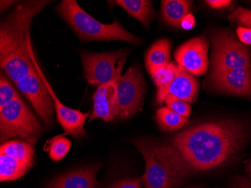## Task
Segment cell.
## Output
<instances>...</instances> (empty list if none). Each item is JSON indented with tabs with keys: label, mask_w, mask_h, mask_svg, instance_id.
Masks as SVG:
<instances>
[{
	"label": "cell",
	"mask_w": 251,
	"mask_h": 188,
	"mask_svg": "<svg viewBox=\"0 0 251 188\" xmlns=\"http://www.w3.org/2000/svg\"><path fill=\"white\" fill-rule=\"evenodd\" d=\"M29 169L26 164L11 157L0 155V181H13L22 177Z\"/></svg>",
	"instance_id": "cell-20"
},
{
	"label": "cell",
	"mask_w": 251,
	"mask_h": 188,
	"mask_svg": "<svg viewBox=\"0 0 251 188\" xmlns=\"http://www.w3.org/2000/svg\"><path fill=\"white\" fill-rule=\"evenodd\" d=\"M204 86L231 95L251 97V68L211 72Z\"/></svg>",
	"instance_id": "cell-9"
},
{
	"label": "cell",
	"mask_w": 251,
	"mask_h": 188,
	"mask_svg": "<svg viewBox=\"0 0 251 188\" xmlns=\"http://www.w3.org/2000/svg\"><path fill=\"white\" fill-rule=\"evenodd\" d=\"M141 179H124L116 182L110 188H142Z\"/></svg>",
	"instance_id": "cell-27"
},
{
	"label": "cell",
	"mask_w": 251,
	"mask_h": 188,
	"mask_svg": "<svg viewBox=\"0 0 251 188\" xmlns=\"http://www.w3.org/2000/svg\"><path fill=\"white\" fill-rule=\"evenodd\" d=\"M156 119L160 130L174 131L184 127L188 124V120L167 107L159 108L156 114Z\"/></svg>",
	"instance_id": "cell-21"
},
{
	"label": "cell",
	"mask_w": 251,
	"mask_h": 188,
	"mask_svg": "<svg viewBox=\"0 0 251 188\" xmlns=\"http://www.w3.org/2000/svg\"><path fill=\"white\" fill-rule=\"evenodd\" d=\"M57 11L81 40L124 41L133 45L142 42L118 21L111 25L102 24L87 14L75 0H63L57 6Z\"/></svg>",
	"instance_id": "cell-3"
},
{
	"label": "cell",
	"mask_w": 251,
	"mask_h": 188,
	"mask_svg": "<svg viewBox=\"0 0 251 188\" xmlns=\"http://www.w3.org/2000/svg\"><path fill=\"white\" fill-rule=\"evenodd\" d=\"M42 131V124L20 97L0 108L2 142L13 137H21L34 145Z\"/></svg>",
	"instance_id": "cell-4"
},
{
	"label": "cell",
	"mask_w": 251,
	"mask_h": 188,
	"mask_svg": "<svg viewBox=\"0 0 251 188\" xmlns=\"http://www.w3.org/2000/svg\"><path fill=\"white\" fill-rule=\"evenodd\" d=\"M99 166H87L63 174L53 179L47 188H97Z\"/></svg>",
	"instance_id": "cell-15"
},
{
	"label": "cell",
	"mask_w": 251,
	"mask_h": 188,
	"mask_svg": "<svg viewBox=\"0 0 251 188\" xmlns=\"http://www.w3.org/2000/svg\"><path fill=\"white\" fill-rule=\"evenodd\" d=\"M32 144L13 140L4 142L0 148V155H7L26 164L29 168L34 162V148Z\"/></svg>",
	"instance_id": "cell-19"
},
{
	"label": "cell",
	"mask_w": 251,
	"mask_h": 188,
	"mask_svg": "<svg viewBox=\"0 0 251 188\" xmlns=\"http://www.w3.org/2000/svg\"><path fill=\"white\" fill-rule=\"evenodd\" d=\"M229 21L241 25L244 27L251 29V10L238 7L228 17Z\"/></svg>",
	"instance_id": "cell-26"
},
{
	"label": "cell",
	"mask_w": 251,
	"mask_h": 188,
	"mask_svg": "<svg viewBox=\"0 0 251 188\" xmlns=\"http://www.w3.org/2000/svg\"><path fill=\"white\" fill-rule=\"evenodd\" d=\"M116 3L122 7L129 16L140 21L148 28L155 18L156 12L153 9L151 1L148 0H118Z\"/></svg>",
	"instance_id": "cell-18"
},
{
	"label": "cell",
	"mask_w": 251,
	"mask_h": 188,
	"mask_svg": "<svg viewBox=\"0 0 251 188\" xmlns=\"http://www.w3.org/2000/svg\"><path fill=\"white\" fill-rule=\"evenodd\" d=\"M212 45L211 72L251 68V53L229 30H214L210 33Z\"/></svg>",
	"instance_id": "cell-6"
},
{
	"label": "cell",
	"mask_w": 251,
	"mask_h": 188,
	"mask_svg": "<svg viewBox=\"0 0 251 188\" xmlns=\"http://www.w3.org/2000/svg\"><path fill=\"white\" fill-rule=\"evenodd\" d=\"M180 70V66L173 62H170L167 66L158 69L151 75L152 79L157 87V90H161L167 87L173 81Z\"/></svg>",
	"instance_id": "cell-22"
},
{
	"label": "cell",
	"mask_w": 251,
	"mask_h": 188,
	"mask_svg": "<svg viewBox=\"0 0 251 188\" xmlns=\"http://www.w3.org/2000/svg\"><path fill=\"white\" fill-rule=\"evenodd\" d=\"M231 188H251V184L247 179H239L237 184H235Z\"/></svg>",
	"instance_id": "cell-31"
},
{
	"label": "cell",
	"mask_w": 251,
	"mask_h": 188,
	"mask_svg": "<svg viewBox=\"0 0 251 188\" xmlns=\"http://www.w3.org/2000/svg\"><path fill=\"white\" fill-rule=\"evenodd\" d=\"M236 32L238 39L242 44L251 45V29L244 27H238Z\"/></svg>",
	"instance_id": "cell-28"
},
{
	"label": "cell",
	"mask_w": 251,
	"mask_h": 188,
	"mask_svg": "<svg viewBox=\"0 0 251 188\" xmlns=\"http://www.w3.org/2000/svg\"></svg>",
	"instance_id": "cell-34"
},
{
	"label": "cell",
	"mask_w": 251,
	"mask_h": 188,
	"mask_svg": "<svg viewBox=\"0 0 251 188\" xmlns=\"http://www.w3.org/2000/svg\"><path fill=\"white\" fill-rule=\"evenodd\" d=\"M29 53H30L31 59L36 66L39 76L42 78V81L45 83V87L47 88L48 91L50 93V97L53 100L54 104L55 111H56L57 120L61 124L66 134H70L76 138H80L85 135L86 132L84 130V124L86 119L90 115V112L83 113L79 110L73 109L65 106L60 102L56 96L55 95L53 89L49 84V81L45 78V75L42 73L40 66L36 60L35 56V52L32 49V44L29 45Z\"/></svg>",
	"instance_id": "cell-11"
},
{
	"label": "cell",
	"mask_w": 251,
	"mask_h": 188,
	"mask_svg": "<svg viewBox=\"0 0 251 188\" xmlns=\"http://www.w3.org/2000/svg\"><path fill=\"white\" fill-rule=\"evenodd\" d=\"M51 2L47 0L25 1L1 22L0 66L15 84L26 79L36 68L29 53L31 23Z\"/></svg>",
	"instance_id": "cell-2"
},
{
	"label": "cell",
	"mask_w": 251,
	"mask_h": 188,
	"mask_svg": "<svg viewBox=\"0 0 251 188\" xmlns=\"http://www.w3.org/2000/svg\"><path fill=\"white\" fill-rule=\"evenodd\" d=\"M93 100L94 108L89 122L98 118L108 122L116 118L117 83L97 87Z\"/></svg>",
	"instance_id": "cell-14"
},
{
	"label": "cell",
	"mask_w": 251,
	"mask_h": 188,
	"mask_svg": "<svg viewBox=\"0 0 251 188\" xmlns=\"http://www.w3.org/2000/svg\"><path fill=\"white\" fill-rule=\"evenodd\" d=\"M161 11L162 17L166 24L178 27L183 20L190 14L191 2L185 0H163Z\"/></svg>",
	"instance_id": "cell-17"
},
{
	"label": "cell",
	"mask_w": 251,
	"mask_h": 188,
	"mask_svg": "<svg viewBox=\"0 0 251 188\" xmlns=\"http://www.w3.org/2000/svg\"><path fill=\"white\" fill-rule=\"evenodd\" d=\"M195 19L193 18V15H188L181 22V25H180V27L184 29H187V30H189V29H191L192 28L194 27H195Z\"/></svg>",
	"instance_id": "cell-30"
},
{
	"label": "cell",
	"mask_w": 251,
	"mask_h": 188,
	"mask_svg": "<svg viewBox=\"0 0 251 188\" xmlns=\"http://www.w3.org/2000/svg\"><path fill=\"white\" fill-rule=\"evenodd\" d=\"M15 1H0V5H1V11L8 9L11 5H13Z\"/></svg>",
	"instance_id": "cell-32"
},
{
	"label": "cell",
	"mask_w": 251,
	"mask_h": 188,
	"mask_svg": "<svg viewBox=\"0 0 251 188\" xmlns=\"http://www.w3.org/2000/svg\"><path fill=\"white\" fill-rule=\"evenodd\" d=\"M16 85L32 105L42 121L50 124L53 120L54 104L36 68L26 79L16 83Z\"/></svg>",
	"instance_id": "cell-10"
},
{
	"label": "cell",
	"mask_w": 251,
	"mask_h": 188,
	"mask_svg": "<svg viewBox=\"0 0 251 188\" xmlns=\"http://www.w3.org/2000/svg\"><path fill=\"white\" fill-rule=\"evenodd\" d=\"M165 103H166L167 108H170L171 110L180 114L182 117L188 118L191 114V107H190V104L183 100H179L174 96H168Z\"/></svg>",
	"instance_id": "cell-25"
},
{
	"label": "cell",
	"mask_w": 251,
	"mask_h": 188,
	"mask_svg": "<svg viewBox=\"0 0 251 188\" xmlns=\"http://www.w3.org/2000/svg\"><path fill=\"white\" fill-rule=\"evenodd\" d=\"M199 93V82L190 73L180 67L176 79L161 90H157L156 102L163 104L166 97L173 95L187 103L197 101Z\"/></svg>",
	"instance_id": "cell-13"
},
{
	"label": "cell",
	"mask_w": 251,
	"mask_h": 188,
	"mask_svg": "<svg viewBox=\"0 0 251 188\" xmlns=\"http://www.w3.org/2000/svg\"><path fill=\"white\" fill-rule=\"evenodd\" d=\"M19 95L2 73L0 76V108L16 100Z\"/></svg>",
	"instance_id": "cell-24"
},
{
	"label": "cell",
	"mask_w": 251,
	"mask_h": 188,
	"mask_svg": "<svg viewBox=\"0 0 251 188\" xmlns=\"http://www.w3.org/2000/svg\"><path fill=\"white\" fill-rule=\"evenodd\" d=\"M129 54L127 49L101 53L82 52L81 62L87 81L97 87L117 83Z\"/></svg>",
	"instance_id": "cell-5"
},
{
	"label": "cell",
	"mask_w": 251,
	"mask_h": 188,
	"mask_svg": "<svg viewBox=\"0 0 251 188\" xmlns=\"http://www.w3.org/2000/svg\"><path fill=\"white\" fill-rule=\"evenodd\" d=\"M207 4L214 9H221V8H226L230 5L232 1L230 0H208L205 1Z\"/></svg>",
	"instance_id": "cell-29"
},
{
	"label": "cell",
	"mask_w": 251,
	"mask_h": 188,
	"mask_svg": "<svg viewBox=\"0 0 251 188\" xmlns=\"http://www.w3.org/2000/svg\"><path fill=\"white\" fill-rule=\"evenodd\" d=\"M145 91L140 68L132 66L117 82L116 118L125 119L139 111Z\"/></svg>",
	"instance_id": "cell-8"
},
{
	"label": "cell",
	"mask_w": 251,
	"mask_h": 188,
	"mask_svg": "<svg viewBox=\"0 0 251 188\" xmlns=\"http://www.w3.org/2000/svg\"><path fill=\"white\" fill-rule=\"evenodd\" d=\"M72 142L63 135L55 137L49 142V151L50 158L54 161H60L67 155L71 148Z\"/></svg>",
	"instance_id": "cell-23"
},
{
	"label": "cell",
	"mask_w": 251,
	"mask_h": 188,
	"mask_svg": "<svg viewBox=\"0 0 251 188\" xmlns=\"http://www.w3.org/2000/svg\"><path fill=\"white\" fill-rule=\"evenodd\" d=\"M246 171L248 172V175H249L251 179V159L250 160L249 162H248V165L246 166Z\"/></svg>",
	"instance_id": "cell-33"
},
{
	"label": "cell",
	"mask_w": 251,
	"mask_h": 188,
	"mask_svg": "<svg viewBox=\"0 0 251 188\" xmlns=\"http://www.w3.org/2000/svg\"><path fill=\"white\" fill-rule=\"evenodd\" d=\"M132 142L146 162V171L141 178L145 188H176L184 185V182L177 177L169 162L156 149L154 141L142 138Z\"/></svg>",
	"instance_id": "cell-7"
},
{
	"label": "cell",
	"mask_w": 251,
	"mask_h": 188,
	"mask_svg": "<svg viewBox=\"0 0 251 188\" xmlns=\"http://www.w3.org/2000/svg\"><path fill=\"white\" fill-rule=\"evenodd\" d=\"M209 43L205 36H200L179 47L175 54L177 65L194 76H203L208 71Z\"/></svg>",
	"instance_id": "cell-12"
},
{
	"label": "cell",
	"mask_w": 251,
	"mask_h": 188,
	"mask_svg": "<svg viewBox=\"0 0 251 188\" xmlns=\"http://www.w3.org/2000/svg\"><path fill=\"white\" fill-rule=\"evenodd\" d=\"M251 129L243 121H210L155 142L156 149L180 180L217 169L236 159L251 138Z\"/></svg>",
	"instance_id": "cell-1"
},
{
	"label": "cell",
	"mask_w": 251,
	"mask_h": 188,
	"mask_svg": "<svg viewBox=\"0 0 251 188\" xmlns=\"http://www.w3.org/2000/svg\"><path fill=\"white\" fill-rule=\"evenodd\" d=\"M170 52L171 43L166 39L157 41L148 49L145 56V64L151 76L170 63Z\"/></svg>",
	"instance_id": "cell-16"
}]
</instances>
